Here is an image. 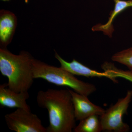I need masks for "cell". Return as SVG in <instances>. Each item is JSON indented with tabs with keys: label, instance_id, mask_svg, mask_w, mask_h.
Masks as SVG:
<instances>
[{
	"label": "cell",
	"instance_id": "3",
	"mask_svg": "<svg viewBox=\"0 0 132 132\" xmlns=\"http://www.w3.org/2000/svg\"><path fill=\"white\" fill-rule=\"evenodd\" d=\"M33 64L34 79L40 78L57 86L69 87L75 92L87 97L97 90L94 85L78 79L61 67L50 65L35 59L33 60Z\"/></svg>",
	"mask_w": 132,
	"mask_h": 132
},
{
	"label": "cell",
	"instance_id": "8",
	"mask_svg": "<svg viewBox=\"0 0 132 132\" xmlns=\"http://www.w3.org/2000/svg\"><path fill=\"white\" fill-rule=\"evenodd\" d=\"M29 97L28 92H15L8 87L7 83L0 85V105L2 107L21 108L31 111L27 103Z\"/></svg>",
	"mask_w": 132,
	"mask_h": 132
},
{
	"label": "cell",
	"instance_id": "13",
	"mask_svg": "<svg viewBox=\"0 0 132 132\" xmlns=\"http://www.w3.org/2000/svg\"><path fill=\"white\" fill-rule=\"evenodd\" d=\"M102 68L105 70H108L115 75L117 77H120L128 80L132 82V72L123 71L116 68L113 64L110 62H105L102 65Z\"/></svg>",
	"mask_w": 132,
	"mask_h": 132
},
{
	"label": "cell",
	"instance_id": "5",
	"mask_svg": "<svg viewBox=\"0 0 132 132\" xmlns=\"http://www.w3.org/2000/svg\"><path fill=\"white\" fill-rule=\"evenodd\" d=\"M5 120L10 130L16 132H47L38 116L21 108L7 114Z\"/></svg>",
	"mask_w": 132,
	"mask_h": 132
},
{
	"label": "cell",
	"instance_id": "2",
	"mask_svg": "<svg viewBox=\"0 0 132 132\" xmlns=\"http://www.w3.org/2000/svg\"><path fill=\"white\" fill-rule=\"evenodd\" d=\"M28 52L19 55L12 53L6 48H0V71L7 77L8 87L17 93L28 92L34 82L33 60Z\"/></svg>",
	"mask_w": 132,
	"mask_h": 132
},
{
	"label": "cell",
	"instance_id": "9",
	"mask_svg": "<svg viewBox=\"0 0 132 132\" xmlns=\"http://www.w3.org/2000/svg\"><path fill=\"white\" fill-rule=\"evenodd\" d=\"M17 21L12 12L2 10L0 11V44L1 48H6L11 42L14 35Z\"/></svg>",
	"mask_w": 132,
	"mask_h": 132
},
{
	"label": "cell",
	"instance_id": "10",
	"mask_svg": "<svg viewBox=\"0 0 132 132\" xmlns=\"http://www.w3.org/2000/svg\"><path fill=\"white\" fill-rule=\"evenodd\" d=\"M114 2L113 10L110 12L108 21L104 24H97L92 28L93 31H102L106 35L111 37L114 29L113 22L118 15L128 7H132V0H113Z\"/></svg>",
	"mask_w": 132,
	"mask_h": 132
},
{
	"label": "cell",
	"instance_id": "11",
	"mask_svg": "<svg viewBox=\"0 0 132 132\" xmlns=\"http://www.w3.org/2000/svg\"><path fill=\"white\" fill-rule=\"evenodd\" d=\"M98 116L93 115L80 121L79 125L74 129L75 132H100L102 131Z\"/></svg>",
	"mask_w": 132,
	"mask_h": 132
},
{
	"label": "cell",
	"instance_id": "4",
	"mask_svg": "<svg viewBox=\"0 0 132 132\" xmlns=\"http://www.w3.org/2000/svg\"><path fill=\"white\" fill-rule=\"evenodd\" d=\"M132 98V90L127 91L126 96L118 100L116 104L112 105L101 116L102 131L127 132L130 126L123 120V115L127 111Z\"/></svg>",
	"mask_w": 132,
	"mask_h": 132
},
{
	"label": "cell",
	"instance_id": "6",
	"mask_svg": "<svg viewBox=\"0 0 132 132\" xmlns=\"http://www.w3.org/2000/svg\"><path fill=\"white\" fill-rule=\"evenodd\" d=\"M72 95L76 121H80L93 115L101 116L106 110L101 107L95 105L89 101L87 96L69 90Z\"/></svg>",
	"mask_w": 132,
	"mask_h": 132
},
{
	"label": "cell",
	"instance_id": "14",
	"mask_svg": "<svg viewBox=\"0 0 132 132\" xmlns=\"http://www.w3.org/2000/svg\"><path fill=\"white\" fill-rule=\"evenodd\" d=\"M24 1H25V2L26 3H28V2L29 0H24Z\"/></svg>",
	"mask_w": 132,
	"mask_h": 132
},
{
	"label": "cell",
	"instance_id": "1",
	"mask_svg": "<svg viewBox=\"0 0 132 132\" xmlns=\"http://www.w3.org/2000/svg\"><path fill=\"white\" fill-rule=\"evenodd\" d=\"M38 105L48 112L47 132H72L76 126L74 109L69 89L40 90L36 97Z\"/></svg>",
	"mask_w": 132,
	"mask_h": 132
},
{
	"label": "cell",
	"instance_id": "12",
	"mask_svg": "<svg viewBox=\"0 0 132 132\" xmlns=\"http://www.w3.org/2000/svg\"><path fill=\"white\" fill-rule=\"evenodd\" d=\"M112 60L126 66L132 72V47L114 54L112 56Z\"/></svg>",
	"mask_w": 132,
	"mask_h": 132
},
{
	"label": "cell",
	"instance_id": "7",
	"mask_svg": "<svg viewBox=\"0 0 132 132\" xmlns=\"http://www.w3.org/2000/svg\"><path fill=\"white\" fill-rule=\"evenodd\" d=\"M55 57L59 61L61 68L68 71L74 75L86 77H105L110 79L114 82H117V78L114 75L108 71H104L101 72L91 69L86 66L73 59L71 62L65 61L62 59L56 51H55Z\"/></svg>",
	"mask_w": 132,
	"mask_h": 132
}]
</instances>
